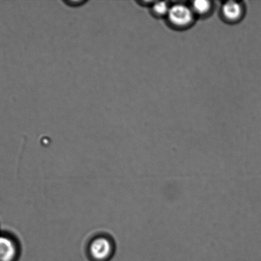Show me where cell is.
Masks as SVG:
<instances>
[{
    "instance_id": "5",
    "label": "cell",
    "mask_w": 261,
    "mask_h": 261,
    "mask_svg": "<svg viewBox=\"0 0 261 261\" xmlns=\"http://www.w3.org/2000/svg\"><path fill=\"white\" fill-rule=\"evenodd\" d=\"M193 9L199 14H204L210 9V3L206 0H196L193 2Z\"/></svg>"
},
{
    "instance_id": "4",
    "label": "cell",
    "mask_w": 261,
    "mask_h": 261,
    "mask_svg": "<svg viewBox=\"0 0 261 261\" xmlns=\"http://www.w3.org/2000/svg\"><path fill=\"white\" fill-rule=\"evenodd\" d=\"M222 12L227 20H236L241 17L242 6L236 2L229 1L224 4Z\"/></svg>"
},
{
    "instance_id": "3",
    "label": "cell",
    "mask_w": 261,
    "mask_h": 261,
    "mask_svg": "<svg viewBox=\"0 0 261 261\" xmlns=\"http://www.w3.org/2000/svg\"><path fill=\"white\" fill-rule=\"evenodd\" d=\"M168 17L173 24L178 27H186L193 21V13L185 5L178 4L170 8Z\"/></svg>"
},
{
    "instance_id": "6",
    "label": "cell",
    "mask_w": 261,
    "mask_h": 261,
    "mask_svg": "<svg viewBox=\"0 0 261 261\" xmlns=\"http://www.w3.org/2000/svg\"><path fill=\"white\" fill-rule=\"evenodd\" d=\"M170 9V8H169L167 3L165 2H156L153 5V12L158 15L168 14Z\"/></svg>"
},
{
    "instance_id": "1",
    "label": "cell",
    "mask_w": 261,
    "mask_h": 261,
    "mask_svg": "<svg viewBox=\"0 0 261 261\" xmlns=\"http://www.w3.org/2000/svg\"><path fill=\"white\" fill-rule=\"evenodd\" d=\"M86 251L91 261H109L114 256L116 245L109 235L99 234L89 240Z\"/></svg>"
},
{
    "instance_id": "2",
    "label": "cell",
    "mask_w": 261,
    "mask_h": 261,
    "mask_svg": "<svg viewBox=\"0 0 261 261\" xmlns=\"http://www.w3.org/2000/svg\"><path fill=\"white\" fill-rule=\"evenodd\" d=\"M21 248L18 240L12 235L0 234V261H17Z\"/></svg>"
}]
</instances>
